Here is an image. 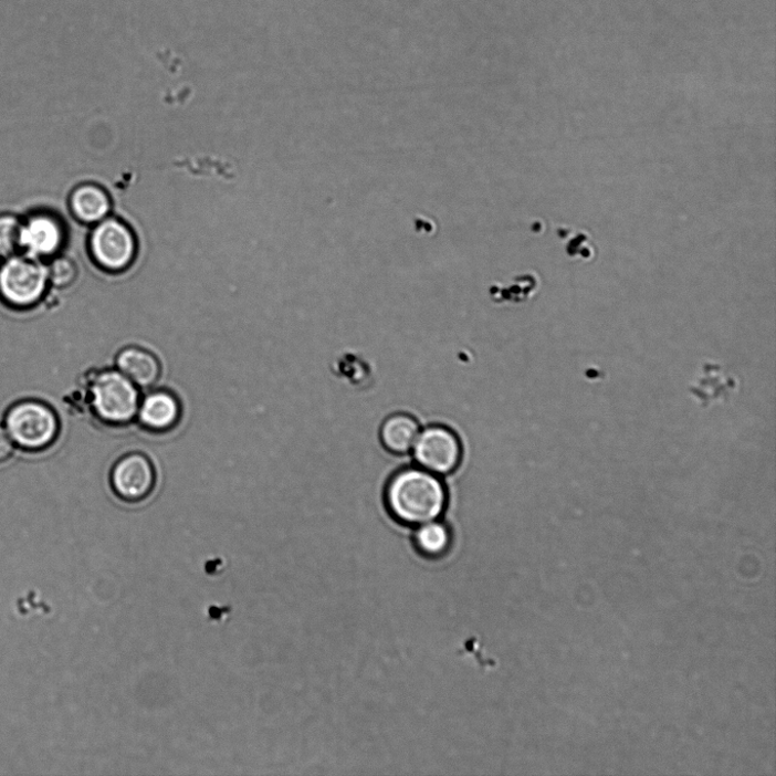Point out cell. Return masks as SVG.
<instances>
[{
    "mask_svg": "<svg viewBox=\"0 0 776 776\" xmlns=\"http://www.w3.org/2000/svg\"><path fill=\"white\" fill-rule=\"evenodd\" d=\"M386 501L397 521L421 525L441 516L447 492L438 475L422 468L405 469L390 480Z\"/></svg>",
    "mask_w": 776,
    "mask_h": 776,
    "instance_id": "cell-1",
    "label": "cell"
},
{
    "mask_svg": "<svg viewBox=\"0 0 776 776\" xmlns=\"http://www.w3.org/2000/svg\"><path fill=\"white\" fill-rule=\"evenodd\" d=\"M3 426L15 447L27 453L48 451L61 433V421L54 408L33 398L11 405Z\"/></svg>",
    "mask_w": 776,
    "mask_h": 776,
    "instance_id": "cell-2",
    "label": "cell"
},
{
    "mask_svg": "<svg viewBox=\"0 0 776 776\" xmlns=\"http://www.w3.org/2000/svg\"><path fill=\"white\" fill-rule=\"evenodd\" d=\"M49 285V269L42 260L15 254L0 265V301L14 311L38 306Z\"/></svg>",
    "mask_w": 776,
    "mask_h": 776,
    "instance_id": "cell-3",
    "label": "cell"
},
{
    "mask_svg": "<svg viewBox=\"0 0 776 776\" xmlns=\"http://www.w3.org/2000/svg\"><path fill=\"white\" fill-rule=\"evenodd\" d=\"M93 411L99 420L113 426L127 424L138 413V387L118 370L104 371L91 386Z\"/></svg>",
    "mask_w": 776,
    "mask_h": 776,
    "instance_id": "cell-4",
    "label": "cell"
},
{
    "mask_svg": "<svg viewBox=\"0 0 776 776\" xmlns=\"http://www.w3.org/2000/svg\"><path fill=\"white\" fill-rule=\"evenodd\" d=\"M91 253L94 261L104 270L124 271L136 258V238L126 223L116 219H105L92 233Z\"/></svg>",
    "mask_w": 776,
    "mask_h": 776,
    "instance_id": "cell-5",
    "label": "cell"
},
{
    "mask_svg": "<svg viewBox=\"0 0 776 776\" xmlns=\"http://www.w3.org/2000/svg\"><path fill=\"white\" fill-rule=\"evenodd\" d=\"M413 454L420 468L436 475H447L460 465L462 447L452 430L432 426L420 431L413 445Z\"/></svg>",
    "mask_w": 776,
    "mask_h": 776,
    "instance_id": "cell-6",
    "label": "cell"
},
{
    "mask_svg": "<svg viewBox=\"0 0 776 776\" xmlns=\"http://www.w3.org/2000/svg\"><path fill=\"white\" fill-rule=\"evenodd\" d=\"M65 238L61 219L49 212L33 213L22 221L20 251L33 259H51L61 252Z\"/></svg>",
    "mask_w": 776,
    "mask_h": 776,
    "instance_id": "cell-7",
    "label": "cell"
},
{
    "mask_svg": "<svg viewBox=\"0 0 776 776\" xmlns=\"http://www.w3.org/2000/svg\"><path fill=\"white\" fill-rule=\"evenodd\" d=\"M155 480L153 464L145 455L138 453L118 460L111 474L114 492L127 502L145 500L153 492Z\"/></svg>",
    "mask_w": 776,
    "mask_h": 776,
    "instance_id": "cell-8",
    "label": "cell"
},
{
    "mask_svg": "<svg viewBox=\"0 0 776 776\" xmlns=\"http://www.w3.org/2000/svg\"><path fill=\"white\" fill-rule=\"evenodd\" d=\"M137 416L146 429L165 432L175 428L179 422L181 406L171 392L154 391L140 401Z\"/></svg>",
    "mask_w": 776,
    "mask_h": 776,
    "instance_id": "cell-9",
    "label": "cell"
},
{
    "mask_svg": "<svg viewBox=\"0 0 776 776\" xmlns=\"http://www.w3.org/2000/svg\"><path fill=\"white\" fill-rule=\"evenodd\" d=\"M117 370L137 387H153L160 377L161 367L157 357L140 347L122 349L116 357Z\"/></svg>",
    "mask_w": 776,
    "mask_h": 776,
    "instance_id": "cell-10",
    "label": "cell"
},
{
    "mask_svg": "<svg viewBox=\"0 0 776 776\" xmlns=\"http://www.w3.org/2000/svg\"><path fill=\"white\" fill-rule=\"evenodd\" d=\"M111 198L99 186L85 183L76 187L70 197L74 218L87 224L99 223L111 211Z\"/></svg>",
    "mask_w": 776,
    "mask_h": 776,
    "instance_id": "cell-11",
    "label": "cell"
},
{
    "mask_svg": "<svg viewBox=\"0 0 776 776\" xmlns=\"http://www.w3.org/2000/svg\"><path fill=\"white\" fill-rule=\"evenodd\" d=\"M418 421L408 415H394L382 424V443L394 454L402 455L411 451L420 434Z\"/></svg>",
    "mask_w": 776,
    "mask_h": 776,
    "instance_id": "cell-12",
    "label": "cell"
},
{
    "mask_svg": "<svg viewBox=\"0 0 776 776\" xmlns=\"http://www.w3.org/2000/svg\"><path fill=\"white\" fill-rule=\"evenodd\" d=\"M415 544L427 558H441L452 546V534L445 524L437 520L419 525Z\"/></svg>",
    "mask_w": 776,
    "mask_h": 776,
    "instance_id": "cell-13",
    "label": "cell"
},
{
    "mask_svg": "<svg viewBox=\"0 0 776 776\" xmlns=\"http://www.w3.org/2000/svg\"><path fill=\"white\" fill-rule=\"evenodd\" d=\"M21 224L15 216H0V258L6 260L20 251Z\"/></svg>",
    "mask_w": 776,
    "mask_h": 776,
    "instance_id": "cell-14",
    "label": "cell"
},
{
    "mask_svg": "<svg viewBox=\"0 0 776 776\" xmlns=\"http://www.w3.org/2000/svg\"><path fill=\"white\" fill-rule=\"evenodd\" d=\"M49 269L50 284L57 290H66L77 277V268L67 258H55Z\"/></svg>",
    "mask_w": 776,
    "mask_h": 776,
    "instance_id": "cell-15",
    "label": "cell"
},
{
    "mask_svg": "<svg viewBox=\"0 0 776 776\" xmlns=\"http://www.w3.org/2000/svg\"><path fill=\"white\" fill-rule=\"evenodd\" d=\"M17 447L3 424H0V464L10 461Z\"/></svg>",
    "mask_w": 776,
    "mask_h": 776,
    "instance_id": "cell-16",
    "label": "cell"
}]
</instances>
